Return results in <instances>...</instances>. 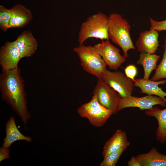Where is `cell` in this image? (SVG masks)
<instances>
[{"mask_svg": "<svg viewBox=\"0 0 166 166\" xmlns=\"http://www.w3.org/2000/svg\"><path fill=\"white\" fill-rule=\"evenodd\" d=\"M125 75L131 79L133 81L137 73L136 67L133 65H130L127 66L124 69Z\"/></svg>", "mask_w": 166, "mask_h": 166, "instance_id": "cb8c5ba5", "label": "cell"}, {"mask_svg": "<svg viewBox=\"0 0 166 166\" xmlns=\"http://www.w3.org/2000/svg\"><path fill=\"white\" fill-rule=\"evenodd\" d=\"M93 93L101 105L111 111L113 114L117 113L121 97L116 91L101 79H98Z\"/></svg>", "mask_w": 166, "mask_h": 166, "instance_id": "52a82bcc", "label": "cell"}, {"mask_svg": "<svg viewBox=\"0 0 166 166\" xmlns=\"http://www.w3.org/2000/svg\"><path fill=\"white\" fill-rule=\"evenodd\" d=\"M160 57V55L155 54L140 53L137 64L142 65L143 68L144 73L143 79L149 80L152 72L156 69L157 62Z\"/></svg>", "mask_w": 166, "mask_h": 166, "instance_id": "d6986e66", "label": "cell"}, {"mask_svg": "<svg viewBox=\"0 0 166 166\" xmlns=\"http://www.w3.org/2000/svg\"><path fill=\"white\" fill-rule=\"evenodd\" d=\"M83 69L87 72L101 79L107 65L94 46L83 44L74 47Z\"/></svg>", "mask_w": 166, "mask_h": 166, "instance_id": "277c9868", "label": "cell"}, {"mask_svg": "<svg viewBox=\"0 0 166 166\" xmlns=\"http://www.w3.org/2000/svg\"><path fill=\"white\" fill-rule=\"evenodd\" d=\"M94 47L109 69L117 70L126 61L120 53V49L113 45L109 40L102 41Z\"/></svg>", "mask_w": 166, "mask_h": 166, "instance_id": "ba28073f", "label": "cell"}, {"mask_svg": "<svg viewBox=\"0 0 166 166\" xmlns=\"http://www.w3.org/2000/svg\"><path fill=\"white\" fill-rule=\"evenodd\" d=\"M134 86L138 87L140 89V93L148 95H153L161 97L166 104V92L164 91L160 84L164 85L166 83V79L160 81H154L151 80L135 78L134 81Z\"/></svg>", "mask_w": 166, "mask_h": 166, "instance_id": "5bb4252c", "label": "cell"}, {"mask_svg": "<svg viewBox=\"0 0 166 166\" xmlns=\"http://www.w3.org/2000/svg\"><path fill=\"white\" fill-rule=\"evenodd\" d=\"M10 150L9 148L3 147L0 148V162L6 159H9L10 157L9 155Z\"/></svg>", "mask_w": 166, "mask_h": 166, "instance_id": "d4e9b609", "label": "cell"}, {"mask_svg": "<svg viewBox=\"0 0 166 166\" xmlns=\"http://www.w3.org/2000/svg\"><path fill=\"white\" fill-rule=\"evenodd\" d=\"M20 53L14 41L6 42L0 50V64L3 70H10L18 67Z\"/></svg>", "mask_w": 166, "mask_h": 166, "instance_id": "30bf717a", "label": "cell"}, {"mask_svg": "<svg viewBox=\"0 0 166 166\" xmlns=\"http://www.w3.org/2000/svg\"><path fill=\"white\" fill-rule=\"evenodd\" d=\"M9 28H21L28 24L32 19L31 11L24 6L17 4L11 8Z\"/></svg>", "mask_w": 166, "mask_h": 166, "instance_id": "9a60e30c", "label": "cell"}, {"mask_svg": "<svg viewBox=\"0 0 166 166\" xmlns=\"http://www.w3.org/2000/svg\"><path fill=\"white\" fill-rule=\"evenodd\" d=\"M127 164L128 166H141L135 157L133 156L131 157L130 159L127 162Z\"/></svg>", "mask_w": 166, "mask_h": 166, "instance_id": "484cf974", "label": "cell"}, {"mask_svg": "<svg viewBox=\"0 0 166 166\" xmlns=\"http://www.w3.org/2000/svg\"><path fill=\"white\" fill-rule=\"evenodd\" d=\"M151 23L150 30H154L157 31H166V20L162 21H156L150 18Z\"/></svg>", "mask_w": 166, "mask_h": 166, "instance_id": "603a6c76", "label": "cell"}, {"mask_svg": "<svg viewBox=\"0 0 166 166\" xmlns=\"http://www.w3.org/2000/svg\"><path fill=\"white\" fill-rule=\"evenodd\" d=\"M163 47L164 52L163 58L159 63L157 65L154 74L151 80L154 81L162 79H166V40L164 39V43Z\"/></svg>", "mask_w": 166, "mask_h": 166, "instance_id": "ffe728a7", "label": "cell"}, {"mask_svg": "<svg viewBox=\"0 0 166 166\" xmlns=\"http://www.w3.org/2000/svg\"><path fill=\"white\" fill-rule=\"evenodd\" d=\"M101 79L116 91L121 98L131 96L134 83L130 78L120 71L112 72L106 69Z\"/></svg>", "mask_w": 166, "mask_h": 166, "instance_id": "8992f818", "label": "cell"}, {"mask_svg": "<svg viewBox=\"0 0 166 166\" xmlns=\"http://www.w3.org/2000/svg\"><path fill=\"white\" fill-rule=\"evenodd\" d=\"M108 18L109 38L121 48L123 56L127 57L128 51L135 49L130 36L131 26L128 21L118 14H111Z\"/></svg>", "mask_w": 166, "mask_h": 166, "instance_id": "7a4b0ae2", "label": "cell"}, {"mask_svg": "<svg viewBox=\"0 0 166 166\" xmlns=\"http://www.w3.org/2000/svg\"><path fill=\"white\" fill-rule=\"evenodd\" d=\"M159 105L165 107L166 104L160 97L153 95H148L141 97L130 96L121 98L118 106L117 110L129 107H137L140 110H147L152 108L154 106Z\"/></svg>", "mask_w": 166, "mask_h": 166, "instance_id": "9c48e42d", "label": "cell"}, {"mask_svg": "<svg viewBox=\"0 0 166 166\" xmlns=\"http://www.w3.org/2000/svg\"><path fill=\"white\" fill-rule=\"evenodd\" d=\"M145 114L148 116L154 117L158 122L156 135L157 141L161 144L166 141V108L161 109L153 106L150 109L146 110Z\"/></svg>", "mask_w": 166, "mask_h": 166, "instance_id": "2e32d148", "label": "cell"}, {"mask_svg": "<svg viewBox=\"0 0 166 166\" xmlns=\"http://www.w3.org/2000/svg\"><path fill=\"white\" fill-rule=\"evenodd\" d=\"M158 37V31L153 30L140 33L136 43L138 51L140 53L154 54L159 46Z\"/></svg>", "mask_w": 166, "mask_h": 166, "instance_id": "8fae6325", "label": "cell"}, {"mask_svg": "<svg viewBox=\"0 0 166 166\" xmlns=\"http://www.w3.org/2000/svg\"><path fill=\"white\" fill-rule=\"evenodd\" d=\"M19 69L2 70L0 89L2 99L10 105L26 124L30 117L27 109L24 80Z\"/></svg>", "mask_w": 166, "mask_h": 166, "instance_id": "6da1fadb", "label": "cell"}, {"mask_svg": "<svg viewBox=\"0 0 166 166\" xmlns=\"http://www.w3.org/2000/svg\"><path fill=\"white\" fill-rule=\"evenodd\" d=\"M124 148H120L104 157L100 166H115L124 152L126 150Z\"/></svg>", "mask_w": 166, "mask_h": 166, "instance_id": "44dd1931", "label": "cell"}, {"mask_svg": "<svg viewBox=\"0 0 166 166\" xmlns=\"http://www.w3.org/2000/svg\"><path fill=\"white\" fill-rule=\"evenodd\" d=\"M130 143L126 132L120 129H118L105 144L102 152V156L104 157L121 148L127 149Z\"/></svg>", "mask_w": 166, "mask_h": 166, "instance_id": "4fadbf2b", "label": "cell"}, {"mask_svg": "<svg viewBox=\"0 0 166 166\" xmlns=\"http://www.w3.org/2000/svg\"><path fill=\"white\" fill-rule=\"evenodd\" d=\"M77 112L80 116L87 119L91 125L97 128L103 126L113 114L99 103L95 95L89 101L78 108Z\"/></svg>", "mask_w": 166, "mask_h": 166, "instance_id": "5b68a950", "label": "cell"}, {"mask_svg": "<svg viewBox=\"0 0 166 166\" xmlns=\"http://www.w3.org/2000/svg\"><path fill=\"white\" fill-rule=\"evenodd\" d=\"M14 42L22 58L32 56L37 48V42L30 31L22 32Z\"/></svg>", "mask_w": 166, "mask_h": 166, "instance_id": "7c38bea8", "label": "cell"}, {"mask_svg": "<svg viewBox=\"0 0 166 166\" xmlns=\"http://www.w3.org/2000/svg\"><path fill=\"white\" fill-rule=\"evenodd\" d=\"M108 28V18L105 14L98 12L89 16L81 25L78 39L79 45L89 38L109 40Z\"/></svg>", "mask_w": 166, "mask_h": 166, "instance_id": "3957f363", "label": "cell"}, {"mask_svg": "<svg viewBox=\"0 0 166 166\" xmlns=\"http://www.w3.org/2000/svg\"><path fill=\"white\" fill-rule=\"evenodd\" d=\"M135 157L141 166H166V155L160 153L155 147L149 152L138 154Z\"/></svg>", "mask_w": 166, "mask_h": 166, "instance_id": "ac0fdd59", "label": "cell"}, {"mask_svg": "<svg viewBox=\"0 0 166 166\" xmlns=\"http://www.w3.org/2000/svg\"><path fill=\"white\" fill-rule=\"evenodd\" d=\"M12 11L3 6H0V28L6 32L9 28V24L11 18Z\"/></svg>", "mask_w": 166, "mask_h": 166, "instance_id": "7402d4cb", "label": "cell"}, {"mask_svg": "<svg viewBox=\"0 0 166 166\" xmlns=\"http://www.w3.org/2000/svg\"><path fill=\"white\" fill-rule=\"evenodd\" d=\"M6 136L4 140L2 147L9 148L14 142L24 140L27 142L32 141V138L22 134L17 128L13 117H10L6 124Z\"/></svg>", "mask_w": 166, "mask_h": 166, "instance_id": "e0dca14e", "label": "cell"}]
</instances>
